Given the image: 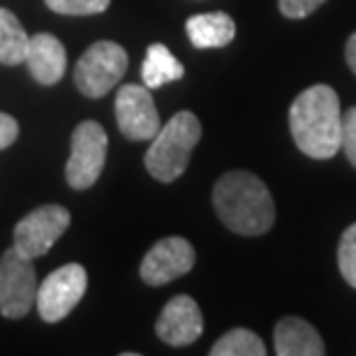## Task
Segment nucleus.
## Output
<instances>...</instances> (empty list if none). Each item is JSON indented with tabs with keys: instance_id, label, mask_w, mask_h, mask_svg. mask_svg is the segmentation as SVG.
<instances>
[{
	"instance_id": "1",
	"label": "nucleus",
	"mask_w": 356,
	"mask_h": 356,
	"mask_svg": "<svg viewBox=\"0 0 356 356\" xmlns=\"http://www.w3.org/2000/svg\"><path fill=\"white\" fill-rule=\"evenodd\" d=\"M289 130L303 155L312 160L333 158L343 141L338 92L326 83L305 88L289 106Z\"/></svg>"
},
{
	"instance_id": "19",
	"label": "nucleus",
	"mask_w": 356,
	"mask_h": 356,
	"mask_svg": "<svg viewBox=\"0 0 356 356\" xmlns=\"http://www.w3.org/2000/svg\"><path fill=\"white\" fill-rule=\"evenodd\" d=\"M338 266L347 282L356 289V222L347 227L338 245Z\"/></svg>"
},
{
	"instance_id": "4",
	"label": "nucleus",
	"mask_w": 356,
	"mask_h": 356,
	"mask_svg": "<svg viewBox=\"0 0 356 356\" xmlns=\"http://www.w3.org/2000/svg\"><path fill=\"white\" fill-rule=\"evenodd\" d=\"M127 72V51L116 42L90 44L74 67V83L86 97H104Z\"/></svg>"
},
{
	"instance_id": "23",
	"label": "nucleus",
	"mask_w": 356,
	"mask_h": 356,
	"mask_svg": "<svg viewBox=\"0 0 356 356\" xmlns=\"http://www.w3.org/2000/svg\"><path fill=\"white\" fill-rule=\"evenodd\" d=\"M345 58H347V65L356 74V33L347 40V47H345Z\"/></svg>"
},
{
	"instance_id": "15",
	"label": "nucleus",
	"mask_w": 356,
	"mask_h": 356,
	"mask_svg": "<svg viewBox=\"0 0 356 356\" xmlns=\"http://www.w3.org/2000/svg\"><path fill=\"white\" fill-rule=\"evenodd\" d=\"M185 70L181 63L176 60V56L169 51L165 44H151L146 49V58L141 65V79L148 88H162L167 83L183 79Z\"/></svg>"
},
{
	"instance_id": "21",
	"label": "nucleus",
	"mask_w": 356,
	"mask_h": 356,
	"mask_svg": "<svg viewBox=\"0 0 356 356\" xmlns=\"http://www.w3.org/2000/svg\"><path fill=\"white\" fill-rule=\"evenodd\" d=\"M324 3L326 0H277V7L287 19H305Z\"/></svg>"
},
{
	"instance_id": "6",
	"label": "nucleus",
	"mask_w": 356,
	"mask_h": 356,
	"mask_svg": "<svg viewBox=\"0 0 356 356\" xmlns=\"http://www.w3.org/2000/svg\"><path fill=\"white\" fill-rule=\"evenodd\" d=\"M106 148H109V139L104 127L95 120H83L74 127L72 151L65 167L70 188L88 190L97 183L106 162Z\"/></svg>"
},
{
	"instance_id": "3",
	"label": "nucleus",
	"mask_w": 356,
	"mask_h": 356,
	"mask_svg": "<svg viewBox=\"0 0 356 356\" xmlns=\"http://www.w3.org/2000/svg\"><path fill=\"white\" fill-rule=\"evenodd\" d=\"M202 139V123L192 111H178L151 139L144 155L148 174L162 183H174L185 174L190 155Z\"/></svg>"
},
{
	"instance_id": "18",
	"label": "nucleus",
	"mask_w": 356,
	"mask_h": 356,
	"mask_svg": "<svg viewBox=\"0 0 356 356\" xmlns=\"http://www.w3.org/2000/svg\"><path fill=\"white\" fill-rule=\"evenodd\" d=\"M111 0H44V5L56 14H67V17H90V14H102L109 7Z\"/></svg>"
},
{
	"instance_id": "10",
	"label": "nucleus",
	"mask_w": 356,
	"mask_h": 356,
	"mask_svg": "<svg viewBox=\"0 0 356 356\" xmlns=\"http://www.w3.org/2000/svg\"><path fill=\"white\" fill-rule=\"evenodd\" d=\"M195 248L190 241H185L181 236H167L158 241L151 250L146 252L144 261H141V280L151 287H160L181 277L185 273H190L195 266Z\"/></svg>"
},
{
	"instance_id": "9",
	"label": "nucleus",
	"mask_w": 356,
	"mask_h": 356,
	"mask_svg": "<svg viewBox=\"0 0 356 356\" xmlns=\"http://www.w3.org/2000/svg\"><path fill=\"white\" fill-rule=\"evenodd\" d=\"M118 130L130 141H151L162 127L160 113L148 86L127 83L116 92Z\"/></svg>"
},
{
	"instance_id": "14",
	"label": "nucleus",
	"mask_w": 356,
	"mask_h": 356,
	"mask_svg": "<svg viewBox=\"0 0 356 356\" xmlns=\"http://www.w3.org/2000/svg\"><path fill=\"white\" fill-rule=\"evenodd\" d=\"M185 31L195 49H222L236 38V24L225 12L195 14L188 19Z\"/></svg>"
},
{
	"instance_id": "22",
	"label": "nucleus",
	"mask_w": 356,
	"mask_h": 356,
	"mask_svg": "<svg viewBox=\"0 0 356 356\" xmlns=\"http://www.w3.org/2000/svg\"><path fill=\"white\" fill-rule=\"evenodd\" d=\"M17 139H19V123L10 116V113L0 111V151L10 148Z\"/></svg>"
},
{
	"instance_id": "2",
	"label": "nucleus",
	"mask_w": 356,
	"mask_h": 356,
	"mask_svg": "<svg viewBox=\"0 0 356 356\" xmlns=\"http://www.w3.org/2000/svg\"><path fill=\"white\" fill-rule=\"evenodd\" d=\"M213 206L222 225L241 236H261L275 222V204L259 176L229 172L213 188Z\"/></svg>"
},
{
	"instance_id": "16",
	"label": "nucleus",
	"mask_w": 356,
	"mask_h": 356,
	"mask_svg": "<svg viewBox=\"0 0 356 356\" xmlns=\"http://www.w3.org/2000/svg\"><path fill=\"white\" fill-rule=\"evenodd\" d=\"M28 42H31V35L19 24L17 14L0 7V63L10 67L26 63Z\"/></svg>"
},
{
	"instance_id": "8",
	"label": "nucleus",
	"mask_w": 356,
	"mask_h": 356,
	"mask_svg": "<svg viewBox=\"0 0 356 356\" xmlns=\"http://www.w3.org/2000/svg\"><path fill=\"white\" fill-rule=\"evenodd\" d=\"M70 211L60 204H47L31 211L14 227V248L31 259L44 257L70 227Z\"/></svg>"
},
{
	"instance_id": "12",
	"label": "nucleus",
	"mask_w": 356,
	"mask_h": 356,
	"mask_svg": "<svg viewBox=\"0 0 356 356\" xmlns=\"http://www.w3.org/2000/svg\"><path fill=\"white\" fill-rule=\"evenodd\" d=\"M26 65L35 81L42 83V86H54L63 79L67 67L65 47L58 38L49 33L33 35L31 42H28Z\"/></svg>"
},
{
	"instance_id": "17",
	"label": "nucleus",
	"mask_w": 356,
	"mask_h": 356,
	"mask_svg": "<svg viewBox=\"0 0 356 356\" xmlns=\"http://www.w3.org/2000/svg\"><path fill=\"white\" fill-rule=\"evenodd\" d=\"M211 356H266V347L250 329H232L211 347Z\"/></svg>"
},
{
	"instance_id": "20",
	"label": "nucleus",
	"mask_w": 356,
	"mask_h": 356,
	"mask_svg": "<svg viewBox=\"0 0 356 356\" xmlns=\"http://www.w3.org/2000/svg\"><path fill=\"white\" fill-rule=\"evenodd\" d=\"M340 148L345 151L347 160L356 167V106H352L343 116V141H340Z\"/></svg>"
},
{
	"instance_id": "7",
	"label": "nucleus",
	"mask_w": 356,
	"mask_h": 356,
	"mask_svg": "<svg viewBox=\"0 0 356 356\" xmlns=\"http://www.w3.org/2000/svg\"><path fill=\"white\" fill-rule=\"evenodd\" d=\"M88 287V273L81 264H65L49 273L38 287V312L49 324L65 319L76 308Z\"/></svg>"
},
{
	"instance_id": "11",
	"label": "nucleus",
	"mask_w": 356,
	"mask_h": 356,
	"mask_svg": "<svg viewBox=\"0 0 356 356\" xmlns=\"http://www.w3.org/2000/svg\"><path fill=\"white\" fill-rule=\"evenodd\" d=\"M155 333L162 343L172 347L192 345L204 333V317L197 301L192 296H174L165 308H162L158 322H155Z\"/></svg>"
},
{
	"instance_id": "5",
	"label": "nucleus",
	"mask_w": 356,
	"mask_h": 356,
	"mask_svg": "<svg viewBox=\"0 0 356 356\" xmlns=\"http://www.w3.org/2000/svg\"><path fill=\"white\" fill-rule=\"evenodd\" d=\"M35 301H38V273L33 259L12 245L0 257V315L7 319H21L33 310Z\"/></svg>"
},
{
	"instance_id": "13",
	"label": "nucleus",
	"mask_w": 356,
	"mask_h": 356,
	"mask_svg": "<svg viewBox=\"0 0 356 356\" xmlns=\"http://www.w3.org/2000/svg\"><path fill=\"white\" fill-rule=\"evenodd\" d=\"M277 356H322L326 354L324 340L312 324L301 317H284L273 331Z\"/></svg>"
}]
</instances>
